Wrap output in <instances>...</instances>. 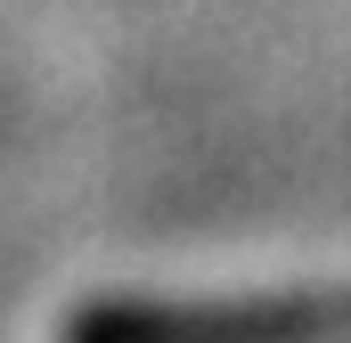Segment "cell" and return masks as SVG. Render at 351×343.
Returning <instances> with one entry per match:
<instances>
[{"label":"cell","mask_w":351,"mask_h":343,"mask_svg":"<svg viewBox=\"0 0 351 343\" xmlns=\"http://www.w3.org/2000/svg\"><path fill=\"white\" fill-rule=\"evenodd\" d=\"M58 343H351V286H294L245 303H156L106 294L58 319Z\"/></svg>","instance_id":"obj_1"}]
</instances>
